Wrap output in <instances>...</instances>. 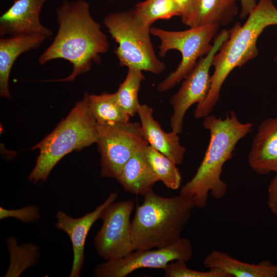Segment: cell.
I'll return each mask as SVG.
<instances>
[{
    "label": "cell",
    "mask_w": 277,
    "mask_h": 277,
    "mask_svg": "<svg viewBox=\"0 0 277 277\" xmlns=\"http://www.w3.org/2000/svg\"><path fill=\"white\" fill-rule=\"evenodd\" d=\"M58 29L48 48L41 55L39 64L55 59L68 61L73 69L67 77L51 82H72L88 72L93 62L110 48L101 25L91 16L89 4L84 0L64 1L56 9Z\"/></svg>",
    "instance_id": "cell-1"
},
{
    "label": "cell",
    "mask_w": 277,
    "mask_h": 277,
    "mask_svg": "<svg viewBox=\"0 0 277 277\" xmlns=\"http://www.w3.org/2000/svg\"><path fill=\"white\" fill-rule=\"evenodd\" d=\"M203 126L210 132L208 147L195 174L180 190V193L192 197L200 208L206 207L209 193L217 200L226 194L228 186L221 179L223 166L233 157L238 142L251 132L253 124L242 123L230 110L224 118L205 117Z\"/></svg>",
    "instance_id": "cell-2"
},
{
    "label": "cell",
    "mask_w": 277,
    "mask_h": 277,
    "mask_svg": "<svg viewBox=\"0 0 277 277\" xmlns=\"http://www.w3.org/2000/svg\"><path fill=\"white\" fill-rule=\"evenodd\" d=\"M272 25H277V8L272 0H259L245 23L237 22L228 30V38L213 56L210 88L206 98L197 105L194 113L196 118L205 117L212 112L231 71L258 56V38L265 29Z\"/></svg>",
    "instance_id": "cell-3"
},
{
    "label": "cell",
    "mask_w": 277,
    "mask_h": 277,
    "mask_svg": "<svg viewBox=\"0 0 277 277\" xmlns=\"http://www.w3.org/2000/svg\"><path fill=\"white\" fill-rule=\"evenodd\" d=\"M144 196L131 223L135 249L165 247L178 240L195 207L193 198L181 193L164 197L153 190Z\"/></svg>",
    "instance_id": "cell-4"
},
{
    "label": "cell",
    "mask_w": 277,
    "mask_h": 277,
    "mask_svg": "<svg viewBox=\"0 0 277 277\" xmlns=\"http://www.w3.org/2000/svg\"><path fill=\"white\" fill-rule=\"evenodd\" d=\"M98 141L97 123L88 106L86 94L55 128L32 149H38L29 180L35 184L46 181L57 163L73 151H79Z\"/></svg>",
    "instance_id": "cell-5"
},
{
    "label": "cell",
    "mask_w": 277,
    "mask_h": 277,
    "mask_svg": "<svg viewBox=\"0 0 277 277\" xmlns=\"http://www.w3.org/2000/svg\"><path fill=\"white\" fill-rule=\"evenodd\" d=\"M104 23L118 44L115 53L121 66L159 74L165 64L157 57L150 39V27L134 9L108 14Z\"/></svg>",
    "instance_id": "cell-6"
},
{
    "label": "cell",
    "mask_w": 277,
    "mask_h": 277,
    "mask_svg": "<svg viewBox=\"0 0 277 277\" xmlns=\"http://www.w3.org/2000/svg\"><path fill=\"white\" fill-rule=\"evenodd\" d=\"M220 27L217 24H207L179 31L150 28V34L161 41L159 47L161 57H164L170 50H178L182 55L181 61L176 69L157 85L159 92L174 87L193 69L198 59L210 51L212 47L211 42L217 34Z\"/></svg>",
    "instance_id": "cell-7"
},
{
    "label": "cell",
    "mask_w": 277,
    "mask_h": 277,
    "mask_svg": "<svg viewBox=\"0 0 277 277\" xmlns=\"http://www.w3.org/2000/svg\"><path fill=\"white\" fill-rule=\"evenodd\" d=\"M97 132L96 144L101 156L102 177L117 180L128 160L138 149L148 143L137 122L97 124Z\"/></svg>",
    "instance_id": "cell-8"
},
{
    "label": "cell",
    "mask_w": 277,
    "mask_h": 277,
    "mask_svg": "<svg viewBox=\"0 0 277 277\" xmlns=\"http://www.w3.org/2000/svg\"><path fill=\"white\" fill-rule=\"evenodd\" d=\"M190 241L186 238L168 246L147 249H135L127 255L116 260L106 261L95 268L96 277H125L141 268L163 269L173 261L187 262L193 256Z\"/></svg>",
    "instance_id": "cell-9"
},
{
    "label": "cell",
    "mask_w": 277,
    "mask_h": 277,
    "mask_svg": "<svg viewBox=\"0 0 277 277\" xmlns=\"http://www.w3.org/2000/svg\"><path fill=\"white\" fill-rule=\"evenodd\" d=\"M229 31L223 29L214 38L210 51L200 58L193 69L183 79L179 90L171 98L173 108L170 117V127L180 134L183 130L186 112L195 104H199L206 97L211 85L210 70L214 55L228 38Z\"/></svg>",
    "instance_id": "cell-10"
},
{
    "label": "cell",
    "mask_w": 277,
    "mask_h": 277,
    "mask_svg": "<svg viewBox=\"0 0 277 277\" xmlns=\"http://www.w3.org/2000/svg\"><path fill=\"white\" fill-rule=\"evenodd\" d=\"M134 205L133 200L114 201L105 209L94 244L98 254L106 261L123 258L135 250L130 220Z\"/></svg>",
    "instance_id": "cell-11"
},
{
    "label": "cell",
    "mask_w": 277,
    "mask_h": 277,
    "mask_svg": "<svg viewBox=\"0 0 277 277\" xmlns=\"http://www.w3.org/2000/svg\"><path fill=\"white\" fill-rule=\"evenodd\" d=\"M117 197L116 192L111 193L107 199L92 212L77 218L70 216L65 212L58 211L56 215L57 222L55 227L65 232L72 244L73 259L69 276L78 277L85 260V244L87 235L93 225L101 219L106 207L115 201Z\"/></svg>",
    "instance_id": "cell-12"
},
{
    "label": "cell",
    "mask_w": 277,
    "mask_h": 277,
    "mask_svg": "<svg viewBox=\"0 0 277 277\" xmlns=\"http://www.w3.org/2000/svg\"><path fill=\"white\" fill-rule=\"evenodd\" d=\"M49 0H14L0 17L1 36L39 34L46 38L53 33L41 23L39 15L45 3Z\"/></svg>",
    "instance_id": "cell-13"
},
{
    "label": "cell",
    "mask_w": 277,
    "mask_h": 277,
    "mask_svg": "<svg viewBox=\"0 0 277 277\" xmlns=\"http://www.w3.org/2000/svg\"><path fill=\"white\" fill-rule=\"evenodd\" d=\"M248 164L259 174L277 173V116L262 121L253 137Z\"/></svg>",
    "instance_id": "cell-14"
},
{
    "label": "cell",
    "mask_w": 277,
    "mask_h": 277,
    "mask_svg": "<svg viewBox=\"0 0 277 277\" xmlns=\"http://www.w3.org/2000/svg\"><path fill=\"white\" fill-rule=\"evenodd\" d=\"M137 114L143 136L149 145L173 161L181 164L186 148L180 142L178 133L173 131H164L153 116V109L146 104L138 106Z\"/></svg>",
    "instance_id": "cell-15"
},
{
    "label": "cell",
    "mask_w": 277,
    "mask_h": 277,
    "mask_svg": "<svg viewBox=\"0 0 277 277\" xmlns=\"http://www.w3.org/2000/svg\"><path fill=\"white\" fill-rule=\"evenodd\" d=\"M203 263L205 268L220 271L227 277L277 276V265L269 261L248 263L219 250H212L204 259Z\"/></svg>",
    "instance_id": "cell-16"
},
{
    "label": "cell",
    "mask_w": 277,
    "mask_h": 277,
    "mask_svg": "<svg viewBox=\"0 0 277 277\" xmlns=\"http://www.w3.org/2000/svg\"><path fill=\"white\" fill-rule=\"evenodd\" d=\"M47 38L39 34H18L0 39V96L11 98L8 82L12 67L22 53L37 48Z\"/></svg>",
    "instance_id": "cell-17"
},
{
    "label": "cell",
    "mask_w": 277,
    "mask_h": 277,
    "mask_svg": "<svg viewBox=\"0 0 277 277\" xmlns=\"http://www.w3.org/2000/svg\"><path fill=\"white\" fill-rule=\"evenodd\" d=\"M148 145H144L134 152L116 180L128 192L144 196L159 181L145 155V149Z\"/></svg>",
    "instance_id": "cell-18"
},
{
    "label": "cell",
    "mask_w": 277,
    "mask_h": 277,
    "mask_svg": "<svg viewBox=\"0 0 277 277\" xmlns=\"http://www.w3.org/2000/svg\"><path fill=\"white\" fill-rule=\"evenodd\" d=\"M239 0H194L187 17L182 22L189 28L207 24L225 26L238 15Z\"/></svg>",
    "instance_id": "cell-19"
},
{
    "label": "cell",
    "mask_w": 277,
    "mask_h": 277,
    "mask_svg": "<svg viewBox=\"0 0 277 277\" xmlns=\"http://www.w3.org/2000/svg\"><path fill=\"white\" fill-rule=\"evenodd\" d=\"M89 110L98 124H115L129 121L130 116L119 105L114 93L100 94L85 93Z\"/></svg>",
    "instance_id": "cell-20"
},
{
    "label": "cell",
    "mask_w": 277,
    "mask_h": 277,
    "mask_svg": "<svg viewBox=\"0 0 277 277\" xmlns=\"http://www.w3.org/2000/svg\"><path fill=\"white\" fill-rule=\"evenodd\" d=\"M145 155L159 181L172 190L180 188L182 175L173 161L149 145L146 148Z\"/></svg>",
    "instance_id": "cell-21"
},
{
    "label": "cell",
    "mask_w": 277,
    "mask_h": 277,
    "mask_svg": "<svg viewBox=\"0 0 277 277\" xmlns=\"http://www.w3.org/2000/svg\"><path fill=\"white\" fill-rule=\"evenodd\" d=\"M144 80L142 71L129 68L125 80L114 92L119 105L130 117L137 114L140 104L138 99V91L141 83Z\"/></svg>",
    "instance_id": "cell-22"
},
{
    "label": "cell",
    "mask_w": 277,
    "mask_h": 277,
    "mask_svg": "<svg viewBox=\"0 0 277 277\" xmlns=\"http://www.w3.org/2000/svg\"><path fill=\"white\" fill-rule=\"evenodd\" d=\"M135 11L148 26L159 19H169L180 16V12L173 0H145L137 3Z\"/></svg>",
    "instance_id": "cell-23"
},
{
    "label": "cell",
    "mask_w": 277,
    "mask_h": 277,
    "mask_svg": "<svg viewBox=\"0 0 277 277\" xmlns=\"http://www.w3.org/2000/svg\"><path fill=\"white\" fill-rule=\"evenodd\" d=\"M8 246L10 256V262L21 258L16 263L9 266L5 276H18L29 266L36 262L38 250L37 247L31 244L17 246L14 239L10 238Z\"/></svg>",
    "instance_id": "cell-24"
},
{
    "label": "cell",
    "mask_w": 277,
    "mask_h": 277,
    "mask_svg": "<svg viewBox=\"0 0 277 277\" xmlns=\"http://www.w3.org/2000/svg\"><path fill=\"white\" fill-rule=\"evenodd\" d=\"M186 261H173L167 265L164 269L166 277H227L223 272L214 270L199 271L187 267Z\"/></svg>",
    "instance_id": "cell-25"
},
{
    "label": "cell",
    "mask_w": 277,
    "mask_h": 277,
    "mask_svg": "<svg viewBox=\"0 0 277 277\" xmlns=\"http://www.w3.org/2000/svg\"><path fill=\"white\" fill-rule=\"evenodd\" d=\"M0 219L13 217L23 222H34L38 220L39 212L38 208L34 205H29L19 209L8 210L0 207Z\"/></svg>",
    "instance_id": "cell-26"
},
{
    "label": "cell",
    "mask_w": 277,
    "mask_h": 277,
    "mask_svg": "<svg viewBox=\"0 0 277 277\" xmlns=\"http://www.w3.org/2000/svg\"><path fill=\"white\" fill-rule=\"evenodd\" d=\"M267 206L277 219V173L268 185Z\"/></svg>",
    "instance_id": "cell-27"
},
{
    "label": "cell",
    "mask_w": 277,
    "mask_h": 277,
    "mask_svg": "<svg viewBox=\"0 0 277 277\" xmlns=\"http://www.w3.org/2000/svg\"><path fill=\"white\" fill-rule=\"evenodd\" d=\"M180 12L182 21H184L189 14L194 0H173Z\"/></svg>",
    "instance_id": "cell-28"
},
{
    "label": "cell",
    "mask_w": 277,
    "mask_h": 277,
    "mask_svg": "<svg viewBox=\"0 0 277 277\" xmlns=\"http://www.w3.org/2000/svg\"><path fill=\"white\" fill-rule=\"evenodd\" d=\"M241 11L239 17L241 19L246 18L257 5L256 0H240Z\"/></svg>",
    "instance_id": "cell-29"
},
{
    "label": "cell",
    "mask_w": 277,
    "mask_h": 277,
    "mask_svg": "<svg viewBox=\"0 0 277 277\" xmlns=\"http://www.w3.org/2000/svg\"><path fill=\"white\" fill-rule=\"evenodd\" d=\"M273 60V61H274V64L275 65L276 68V71H277V51L276 52L275 54H274Z\"/></svg>",
    "instance_id": "cell-30"
},
{
    "label": "cell",
    "mask_w": 277,
    "mask_h": 277,
    "mask_svg": "<svg viewBox=\"0 0 277 277\" xmlns=\"http://www.w3.org/2000/svg\"><path fill=\"white\" fill-rule=\"evenodd\" d=\"M276 4H277V0H276Z\"/></svg>",
    "instance_id": "cell-31"
}]
</instances>
